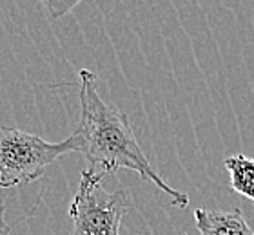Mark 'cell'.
Here are the masks:
<instances>
[{
	"instance_id": "5b68a950",
	"label": "cell",
	"mask_w": 254,
	"mask_h": 235,
	"mask_svg": "<svg viewBox=\"0 0 254 235\" xmlns=\"http://www.w3.org/2000/svg\"><path fill=\"white\" fill-rule=\"evenodd\" d=\"M234 192L254 203V156L234 154L223 161Z\"/></svg>"
},
{
	"instance_id": "ba28073f",
	"label": "cell",
	"mask_w": 254,
	"mask_h": 235,
	"mask_svg": "<svg viewBox=\"0 0 254 235\" xmlns=\"http://www.w3.org/2000/svg\"><path fill=\"white\" fill-rule=\"evenodd\" d=\"M182 235H187V234H186V232H184V234H182Z\"/></svg>"
},
{
	"instance_id": "277c9868",
	"label": "cell",
	"mask_w": 254,
	"mask_h": 235,
	"mask_svg": "<svg viewBox=\"0 0 254 235\" xmlns=\"http://www.w3.org/2000/svg\"><path fill=\"white\" fill-rule=\"evenodd\" d=\"M196 228L200 235H254L240 208L234 210H194Z\"/></svg>"
},
{
	"instance_id": "8992f818",
	"label": "cell",
	"mask_w": 254,
	"mask_h": 235,
	"mask_svg": "<svg viewBox=\"0 0 254 235\" xmlns=\"http://www.w3.org/2000/svg\"><path fill=\"white\" fill-rule=\"evenodd\" d=\"M40 2L46 5L48 13L53 16V18H60V16L71 13V11H73L80 2H84V0H40Z\"/></svg>"
},
{
	"instance_id": "3957f363",
	"label": "cell",
	"mask_w": 254,
	"mask_h": 235,
	"mask_svg": "<svg viewBox=\"0 0 254 235\" xmlns=\"http://www.w3.org/2000/svg\"><path fill=\"white\" fill-rule=\"evenodd\" d=\"M102 176L85 168L78 192L69 206L73 235H120L122 217L131 203L124 190L107 192L102 188Z\"/></svg>"
},
{
	"instance_id": "6da1fadb",
	"label": "cell",
	"mask_w": 254,
	"mask_h": 235,
	"mask_svg": "<svg viewBox=\"0 0 254 235\" xmlns=\"http://www.w3.org/2000/svg\"><path fill=\"white\" fill-rule=\"evenodd\" d=\"M80 76V120L74 134L80 138L82 150L89 161V170L106 178L118 170H132L143 179L153 181L171 197V204L186 208L189 195L169 187L156 168L149 163L142 146L132 134L131 123L126 112L117 110L102 99L98 93V76L87 69H82Z\"/></svg>"
},
{
	"instance_id": "9c48e42d",
	"label": "cell",
	"mask_w": 254,
	"mask_h": 235,
	"mask_svg": "<svg viewBox=\"0 0 254 235\" xmlns=\"http://www.w3.org/2000/svg\"><path fill=\"white\" fill-rule=\"evenodd\" d=\"M253 4H254V0H253Z\"/></svg>"
},
{
	"instance_id": "52a82bcc",
	"label": "cell",
	"mask_w": 254,
	"mask_h": 235,
	"mask_svg": "<svg viewBox=\"0 0 254 235\" xmlns=\"http://www.w3.org/2000/svg\"><path fill=\"white\" fill-rule=\"evenodd\" d=\"M4 212H5V206L4 204H0V235H9L11 234V225L5 223Z\"/></svg>"
},
{
	"instance_id": "7a4b0ae2",
	"label": "cell",
	"mask_w": 254,
	"mask_h": 235,
	"mask_svg": "<svg viewBox=\"0 0 254 235\" xmlns=\"http://www.w3.org/2000/svg\"><path fill=\"white\" fill-rule=\"evenodd\" d=\"M82 150L76 134L51 143L37 134L4 127L0 129V188H15L38 181L59 157Z\"/></svg>"
}]
</instances>
